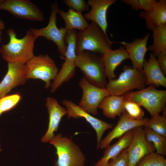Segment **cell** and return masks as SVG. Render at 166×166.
<instances>
[{"mask_svg":"<svg viewBox=\"0 0 166 166\" xmlns=\"http://www.w3.org/2000/svg\"><path fill=\"white\" fill-rule=\"evenodd\" d=\"M57 13L64 21V27L67 31L76 29L83 30L89 25L81 13L72 9L69 8L66 12L59 10Z\"/></svg>","mask_w":166,"mask_h":166,"instance_id":"cb8c5ba5","label":"cell"},{"mask_svg":"<svg viewBox=\"0 0 166 166\" xmlns=\"http://www.w3.org/2000/svg\"><path fill=\"white\" fill-rule=\"evenodd\" d=\"M109 166H128V154L126 149L123 150L108 163Z\"/></svg>","mask_w":166,"mask_h":166,"instance_id":"d6a6232c","label":"cell"},{"mask_svg":"<svg viewBox=\"0 0 166 166\" xmlns=\"http://www.w3.org/2000/svg\"><path fill=\"white\" fill-rule=\"evenodd\" d=\"M59 10L57 3L55 2L51 6L50 14L47 25L38 29L30 28L29 30L36 39L39 37H42L53 42L56 45L58 52L64 59L67 49L65 37L67 31L64 27L59 28L57 26V15Z\"/></svg>","mask_w":166,"mask_h":166,"instance_id":"9c48e42d","label":"cell"},{"mask_svg":"<svg viewBox=\"0 0 166 166\" xmlns=\"http://www.w3.org/2000/svg\"><path fill=\"white\" fill-rule=\"evenodd\" d=\"M21 98L18 93L6 95L0 98V116L4 113L10 111L14 108Z\"/></svg>","mask_w":166,"mask_h":166,"instance_id":"f1b7e54d","label":"cell"},{"mask_svg":"<svg viewBox=\"0 0 166 166\" xmlns=\"http://www.w3.org/2000/svg\"><path fill=\"white\" fill-rule=\"evenodd\" d=\"M104 166H109L108 163L107 164H106V165H104Z\"/></svg>","mask_w":166,"mask_h":166,"instance_id":"74e56055","label":"cell"},{"mask_svg":"<svg viewBox=\"0 0 166 166\" xmlns=\"http://www.w3.org/2000/svg\"><path fill=\"white\" fill-rule=\"evenodd\" d=\"M124 106L125 112L131 118L136 120H142L144 119V112L141 106L137 103L125 100Z\"/></svg>","mask_w":166,"mask_h":166,"instance_id":"f546056e","label":"cell"},{"mask_svg":"<svg viewBox=\"0 0 166 166\" xmlns=\"http://www.w3.org/2000/svg\"><path fill=\"white\" fill-rule=\"evenodd\" d=\"M153 42L148 49L156 57L166 50V24L155 26L152 30Z\"/></svg>","mask_w":166,"mask_h":166,"instance_id":"d4e9b609","label":"cell"},{"mask_svg":"<svg viewBox=\"0 0 166 166\" xmlns=\"http://www.w3.org/2000/svg\"><path fill=\"white\" fill-rule=\"evenodd\" d=\"M62 104L66 110L68 118H84L93 128L97 135V148L99 149L104 132L107 129L112 128L114 125L94 117L71 100H63Z\"/></svg>","mask_w":166,"mask_h":166,"instance_id":"7c38bea8","label":"cell"},{"mask_svg":"<svg viewBox=\"0 0 166 166\" xmlns=\"http://www.w3.org/2000/svg\"><path fill=\"white\" fill-rule=\"evenodd\" d=\"M0 9L6 10L16 18L32 21L43 22V13L35 4L28 0H3Z\"/></svg>","mask_w":166,"mask_h":166,"instance_id":"8fae6325","label":"cell"},{"mask_svg":"<svg viewBox=\"0 0 166 166\" xmlns=\"http://www.w3.org/2000/svg\"><path fill=\"white\" fill-rule=\"evenodd\" d=\"M3 0H0V4L2 2Z\"/></svg>","mask_w":166,"mask_h":166,"instance_id":"8d00e7d4","label":"cell"},{"mask_svg":"<svg viewBox=\"0 0 166 166\" xmlns=\"http://www.w3.org/2000/svg\"><path fill=\"white\" fill-rule=\"evenodd\" d=\"M144 126L166 137V116L159 114L150 119L146 118Z\"/></svg>","mask_w":166,"mask_h":166,"instance_id":"4316f807","label":"cell"},{"mask_svg":"<svg viewBox=\"0 0 166 166\" xmlns=\"http://www.w3.org/2000/svg\"><path fill=\"white\" fill-rule=\"evenodd\" d=\"M116 1V0H88L87 1L88 5L91 8L89 12L84 14V18L96 23L107 36V11L109 7Z\"/></svg>","mask_w":166,"mask_h":166,"instance_id":"e0dca14e","label":"cell"},{"mask_svg":"<svg viewBox=\"0 0 166 166\" xmlns=\"http://www.w3.org/2000/svg\"><path fill=\"white\" fill-rule=\"evenodd\" d=\"M5 28L4 22L0 18V36L2 34L3 31L4 30Z\"/></svg>","mask_w":166,"mask_h":166,"instance_id":"e575fe53","label":"cell"},{"mask_svg":"<svg viewBox=\"0 0 166 166\" xmlns=\"http://www.w3.org/2000/svg\"><path fill=\"white\" fill-rule=\"evenodd\" d=\"M120 117L116 125L101 141L99 144L101 149H105L113 140L121 137L129 131L137 127L144 126L146 121V118L142 120L133 119L125 111Z\"/></svg>","mask_w":166,"mask_h":166,"instance_id":"9a60e30c","label":"cell"},{"mask_svg":"<svg viewBox=\"0 0 166 166\" xmlns=\"http://www.w3.org/2000/svg\"><path fill=\"white\" fill-rule=\"evenodd\" d=\"M125 100L134 102L144 108L152 117L160 114L165 107L166 90L157 89L153 85L124 95Z\"/></svg>","mask_w":166,"mask_h":166,"instance_id":"5b68a950","label":"cell"},{"mask_svg":"<svg viewBox=\"0 0 166 166\" xmlns=\"http://www.w3.org/2000/svg\"><path fill=\"white\" fill-rule=\"evenodd\" d=\"M150 35L148 33L144 37L136 39L130 43L118 42L124 47L132 62V67L142 71L144 57L148 50L147 45Z\"/></svg>","mask_w":166,"mask_h":166,"instance_id":"ac0fdd59","label":"cell"},{"mask_svg":"<svg viewBox=\"0 0 166 166\" xmlns=\"http://www.w3.org/2000/svg\"><path fill=\"white\" fill-rule=\"evenodd\" d=\"M124 96L110 95L105 97L98 106L104 115L107 118L113 119L117 116L120 117L125 111L124 103Z\"/></svg>","mask_w":166,"mask_h":166,"instance_id":"603a6c76","label":"cell"},{"mask_svg":"<svg viewBox=\"0 0 166 166\" xmlns=\"http://www.w3.org/2000/svg\"><path fill=\"white\" fill-rule=\"evenodd\" d=\"M63 2L69 8L81 13L89 10V6L84 0H65Z\"/></svg>","mask_w":166,"mask_h":166,"instance_id":"1f68e13d","label":"cell"},{"mask_svg":"<svg viewBox=\"0 0 166 166\" xmlns=\"http://www.w3.org/2000/svg\"><path fill=\"white\" fill-rule=\"evenodd\" d=\"M142 71L146 77V85L166 87V78L159 66L156 57L152 53L148 60L145 59L144 61Z\"/></svg>","mask_w":166,"mask_h":166,"instance_id":"d6986e66","label":"cell"},{"mask_svg":"<svg viewBox=\"0 0 166 166\" xmlns=\"http://www.w3.org/2000/svg\"><path fill=\"white\" fill-rule=\"evenodd\" d=\"M129 58L128 54L124 46H121L116 49H110L102 55L105 75L109 80L115 78V71L117 67L124 61Z\"/></svg>","mask_w":166,"mask_h":166,"instance_id":"ffe728a7","label":"cell"},{"mask_svg":"<svg viewBox=\"0 0 166 166\" xmlns=\"http://www.w3.org/2000/svg\"><path fill=\"white\" fill-rule=\"evenodd\" d=\"M45 106L49 115V122L48 129L41 139L43 143L49 142L54 136L62 118L67 115L65 108L61 106L55 98L47 97L46 98Z\"/></svg>","mask_w":166,"mask_h":166,"instance_id":"2e32d148","label":"cell"},{"mask_svg":"<svg viewBox=\"0 0 166 166\" xmlns=\"http://www.w3.org/2000/svg\"><path fill=\"white\" fill-rule=\"evenodd\" d=\"M143 127H139L134 129L132 140L126 149L128 166H135L144 156L155 151L153 144L146 139Z\"/></svg>","mask_w":166,"mask_h":166,"instance_id":"4fadbf2b","label":"cell"},{"mask_svg":"<svg viewBox=\"0 0 166 166\" xmlns=\"http://www.w3.org/2000/svg\"><path fill=\"white\" fill-rule=\"evenodd\" d=\"M56 149V166H84V155L79 147L69 138L61 134L55 136L49 141Z\"/></svg>","mask_w":166,"mask_h":166,"instance_id":"8992f818","label":"cell"},{"mask_svg":"<svg viewBox=\"0 0 166 166\" xmlns=\"http://www.w3.org/2000/svg\"><path fill=\"white\" fill-rule=\"evenodd\" d=\"M139 16L145 20L147 28L150 30L155 26L166 24V0L157 1L151 10H143Z\"/></svg>","mask_w":166,"mask_h":166,"instance_id":"44dd1931","label":"cell"},{"mask_svg":"<svg viewBox=\"0 0 166 166\" xmlns=\"http://www.w3.org/2000/svg\"><path fill=\"white\" fill-rule=\"evenodd\" d=\"M25 64L8 62V69L0 82V98L6 95L13 88L25 84L26 78Z\"/></svg>","mask_w":166,"mask_h":166,"instance_id":"5bb4252c","label":"cell"},{"mask_svg":"<svg viewBox=\"0 0 166 166\" xmlns=\"http://www.w3.org/2000/svg\"><path fill=\"white\" fill-rule=\"evenodd\" d=\"M111 41L102 29L92 21L86 29L76 32V55L84 51L99 53L102 55L112 49Z\"/></svg>","mask_w":166,"mask_h":166,"instance_id":"7a4b0ae2","label":"cell"},{"mask_svg":"<svg viewBox=\"0 0 166 166\" xmlns=\"http://www.w3.org/2000/svg\"><path fill=\"white\" fill-rule=\"evenodd\" d=\"M157 59L159 66L164 74L166 75V50L161 53Z\"/></svg>","mask_w":166,"mask_h":166,"instance_id":"836d02e7","label":"cell"},{"mask_svg":"<svg viewBox=\"0 0 166 166\" xmlns=\"http://www.w3.org/2000/svg\"><path fill=\"white\" fill-rule=\"evenodd\" d=\"M135 166H166L164 156L154 152L144 156Z\"/></svg>","mask_w":166,"mask_h":166,"instance_id":"83f0119b","label":"cell"},{"mask_svg":"<svg viewBox=\"0 0 166 166\" xmlns=\"http://www.w3.org/2000/svg\"><path fill=\"white\" fill-rule=\"evenodd\" d=\"M122 1L129 5L134 10H143L144 11L151 10L157 2L155 0H123Z\"/></svg>","mask_w":166,"mask_h":166,"instance_id":"4dcf8cb0","label":"cell"},{"mask_svg":"<svg viewBox=\"0 0 166 166\" xmlns=\"http://www.w3.org/2000/svg\"><path fill=\"white\" fill-rule=\"evenodd\" d=\"M2 40V38L0 36V42H1Z\"/></svg>","mask_w":166,"mask_h":166,"instance_id":"d590c367","label":"cell"},{"mask_svg":"<svg viewBox=\"0 0 166 166\" xmlns=\"http://www.w3.org/2000/svg\"><path fill=\"white\" fill-rule=\"evenodd\" d=\"M145 137L147 140L152 143L156 152L163 156L166 154V137L163 136L151 129L144 127Z\"/></svg>","mask_w":166,"mask_h":166,"instance_id":"484cf974","label":"cell"},{"mask_svg":"<svg viewBox=\"0 0 166 166\" xmlns=\"http://www.w3.org/2000/svg\"><path fill=\"white\" fill-rule=\"evenodd\" d=\"M134 129L131 130L120 137L116 143L109 145L105 148L103 156L94 166H104L107 164L109 160L114 158L123 150L127 149L132 140Z\"/></svg>","mask_w":166,"mask_h":166,"instance_id":"7402d4cb","label":"cell"},{"mask_svg":"<svg viewBox=\"0 0 166 166\" xmlns=\"http://www.w3.org/2000/svg\"><path fill=\"white\" fill-rule=\"evenodd\" d=\"M9 41L0 48V53L2 58L7 62L25 64L34 55V50L36 39L29 30L22 38L17 37L13 28L7 30Z\"/></svg>","mask_w":166,"mask_h":166,"instance_id":"6da1fadb","label":"cell"},{"mask_svg":"<svg viewBox=\"0 0 166 166\" xmlns=\"http://www.w3.org/2000/svg\"><path fill=\"white\" fill-rule=\"evenodd\" d=\"M79 85L82 90V98L78 105L85 111L93 115L98 114L97 109L102 101L110 95L105 88L97 87L81 78Z\"/></svg>","mask_w":166,"mask_h":166,"instance_id":"30bf717a","label":"cell"},{"mask_svg":"<svg viewBox=\"0 0 166 166\" xmlns=\"http://www.w3.org/2000/svg\"><path fill=\"white\" fill-rule=\"evenodd\" d=\"M26 78L39 79L45 83V88L51 86L59 70L53 60L47 54L34 56L25 64Z\"/></svg>","mask_w":166,"mask_h":166,"instance_id":"52a82bcc","label":"cell"},{"mask_svg":"<svg viewBox=\"0 0 166 166\" xmlns=\"http://www.w3.org/2000/svg\"><path fill=\"white\" fill-rule=\"evenodd\" d=\"M75 30L67 31L65 36V43L67 44L65 58L61 68L55 79L51 83L50 92L53 93L64 83L67 82L74 76L75 73L76 53Z\"/></svg>","mask_w":166,"mask_h":166,"instance_id":"ba28073f","label":"cell"},{"mask_svg":"<svg viewBox=\"0 0 166 166\" xmlns=\"http://www.w3.org/2000/svg\"><path fill=\"white\" fill-rule=\"evenodd\" d=\"M117 78L109 80L105 88L109 95L122 96L133 89L145 88L146 78L143 71L130 66H124Z\"/></svg>","mask_w":166,"mask_h":166,"instance_id":"277c9868","label":"cell"},{"mask_svg":"<svg viewBox=\"0 0 166 166\" xmlns=\"http://www.w3.org/2000/svg\"><path fill=\"white\" fill-rule=\"evenodd\" d=\"M76 65L88 82L98 87L105 88L106 77L102 56L96 53L82 51L77 54Z\"/></svg>","mask_w":166,"mask_h":166,"instance_id":"3957f363","label":"cell"},{"mask_svg":"<svg viewBox=\"0 0 166 166\" xmlns=\"http://www.w3.org/2000/svg\"><path fill=\"white\" fill-rule=\"evenodd\" d=\"M1 146H0V152L1 151Z\"/></svg>","mask_w":166,"mask_h":166,"instance_id":"f35d334b","label":"cell"}]
</instances>
